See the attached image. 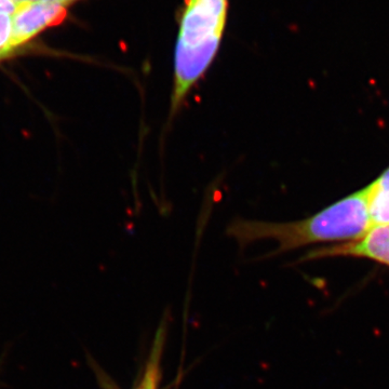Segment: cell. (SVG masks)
Returning a JSON list of instances; mask_svg holds the SVG:
<instances>
[{
  "mask_svg": "<svg viewBox=\"0 0 389 389\" xmlns=\"http://www.w3.org/2000/svg\"><path fill=\"white\" fill-rule=\"evenodd\" d=\"M370 186L341 199L305 220L289 223L236 218L226 234L240 246L262 239H275L279 243L274 254L317 242L351 241L359 239L372 225L369 216Z\"/></svg>",
  "mask_w": 389,
  "mask_h": 389,
  "instance_id": "obj_1",
  "label": "cell"
},
{
  "mask_svg": "<svg viewBox=\"0 0 389 389\" xmlns=\"http://www.w3.org/2000/svg\"><path fill=\"white\" fill-rule=\"evenodd\" d=\"M229 0H187L180 14L174 50L169 121L214 62L227 23Z\"/></svg>",
  "mask_w": 389,
  "mask_h": 389,
  "instance_id": "obj_2",
  "label": "cell"
},
{
  "mask_svg": "<svg viewBox=\"0 0 389 389\" xmlns=\"http://www.w3.org/2000/svg\"><path fill=\"white\" fill-rule=\"evenodd\" d=\"M68 6L50 1L19 3L11 15V48L28 42L49 27L59 25L66 19Z\"/></svg>",
  "mask_w": 389,
  "mask_h": 389,
  "instance_id": "obj_3",
  "label": "cell"
},
{
  "mask_svg": "<svg viewBox=\"0 0 389 389\" xmlns=\"http://www.w3.org/2000/svg\"><path fill=\"white\" fill-rule=\"evenodd\" d=\"M335 256L363 257L389 266V224L372 226L359 239L313 250L304 259Z\"/></svg>",
  "mask_w": 389,
  "mask_h": 389,
  "instance_id": "obj_4",
  "label": "cell"
},
{
  "mask_svg": "<svg viewBox=\"0 0 389 389\" xmlns=\"http://www.w3.org/2000/svg\"><path fill=\"white\" fill-rule=\"evenodd\" d=\"M164 339H166V327H161L156 335L155 343L152 345L144 375L135 389H158L161 374L160 362L162 350H163Z\"/></svg>",
  "mask_w": 389,
  "mask_h": 389,
  "instance_id": "obj_5",
  "label": "cell"
},
{
  "mask_svg": "<svg viewBox=\"0 0 389 389\" xmlns=\"http://www.w3.org/2000/svg\"><path fill=\"white\" fill-rule=\"evenodd\" d=\"M371 189L369 201V216L371 225H386L389 224V190L374 192Z\"/></svg>",
  "mask_w": 389,
  "mask_h": 389,
  "instance_id": "obj_6",
  "label": "cell"
},
{
  "mask_svg": "<svg viewBox=\"0 0 389 389\" xmlns=\"http://www.w3.org/2000/svg\"><path fill=\"white\" fill-rule=\"evenodd\" d=\"M12 20L11 14L0 13V57L11 52Z\"/></svg>",
  "mask_w": 389,
  "mask_h": 389,
  "instance_id": "obj_7",
  "label": "cell"
},
{
  "mask_svg": "<svg viewBox=\"0 0 389 389\" xmlns=\"http://www.w3.org/2000/svg\"><path fill=\"white\" fill-rule=\"evenodd\" d=\"M374 192L389 190V168L372 184H370Z\"/></svg>",
  "mask_w": 389,
  "mask_h": 389,
  "instance_id": "obj_8",
  "label": "cell"
},
{
  "mask_svg": "<svg viewBox=\"0 0 389 389\" xmlns=\"http://www.w3.org/2000/svg\"><path fill=\"white\" fill-rule=\"evenodd\" d=\"M17 3L12 0H0V13H7V14H13Z\"/></svg>",
  "mask_w": 389,
  "mask_h": 389,
  "instance_id": "obj_9",
  "label": "cell"
},
{
  "mask_svg": "<svg viewBox=\"0 0 389 389\" xmlns=\"http://www.w3.org/2000/svg\"><path fill=\"white\" fill-rule=\"evenodd\" d=\"M14 1L15 3H24V2H35V1H50V2H57V3H62V4H65V6H71L73 3L79 1V0H12Z\"/></svg>",
  "mask_w": 389,
  "mask_h": 389,
  "instance_id": "obj_10",
  "label": "cell"
}]
</instances>
